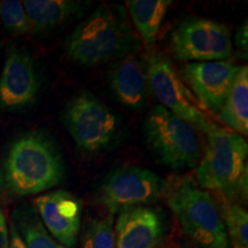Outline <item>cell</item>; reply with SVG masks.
Masks as SVG:
<instances>
[{
	"label": "cell",
	"mask_w": 248,
	"mask_h": 248,
	"mask_svg": "<svg viewBox=\"0 0 248 248\" xmlns=\"http://www.w3.org/2000/svg\"><path fill=\"white\" fill-rule=\"evenodd\" d=\"M12 222L27 248H67L48 233L32 206L23 203L14 209Z\"/></svg>",
	"instance_id": "18"
},
{
	"label": "cell",
	"mask_w": 248,
	"mask_h": 248,
	"mask_svg": "<svg viewBox=\"0 0 248 248\" xmlns=\"http://www.w3.org/2000/svg\"><path fill=\"white\" fill-rule=\"evenodd\" d=\"M156 248H162V247H160V246H157V247H156Z\"/></svg>",
	"instance_id": "26"
},
{
	"label": "cell",
	"mask_w": 248,
	"mask_h": 248,
	"mask_svg": "<svg viewBox=\"0 0 248 248\" xmlns=\"http://www.w3.org/2000/svg\"><path fill=\"white\" fill-rule=\"evenodd\" d=\"M144 60L148 89L161 106L204 133L212 120L183 82L172 61L159 52H151Z\"/></svg>",
	"instance_id": "7"
},
{
	"label": "cell",
	"mask_w": 248,
	"mask_h": 248,
	"mask_svg": "<svg viewBox=\"0 0 248 248\" xmlns=\"http://www.w3.org/2000/svg\"><path fill=\"white\" fill-rule=\"evenodd\" d=\"M33 208L48 233L67 248H75L80 230L82 200L66 190L51 191L33 201Z\"/></svg>",
	"instance_id": "12"
},
{
	"label": "cell",
	"mask_w": 248,
	"mask_h": 248,
	"mask_svg": "<svg viewBox=\"0 0 248 248\" xmlns=\"http://www.w3.org/2000/svg\"><path fill=\"white\" fill-rule=\"evenodd\" d=\"M144 133L148 147L163 166L181 170L199 164L203 150L198 130L161 105L148 111Z\"/></svg>",
	"instance_id": "6"
},
{
	"label": "cell",
	"mask_w": 248,
	"mask_h": 248,
	"mask_svg": "<svg viewBox=\"0 0 248 248\" xmlns=\"http://www.w3.org/2000/svg\"><path fill=\"white\" fill-rule=\"evenodd\" d=\"M248 26L247 21L241 23L238 29L235 30L234 33V44L237 48L243 53L245 59H247V51H248Z\"/></svg>",
	"instance_id": "22"
},
{
	"label": "cell",
	"mask_w": 248,
	"mask_h": 248,
	"mask_svg": "<svg viewBox=\"0 0 248 248\" xmlns=\"http://www.w3.org/2000/svg\"><path fill=\"white\" fill-rule=\"evenodd\" d=\"M221 198L218 204L228 237L230 235L232 245L248 248V215L246 209L238 201Z\"/></svg>",
	"instance_id": "19"
},
{
	"label": "cell",
	"mask_w": 248,
	"mask_h": 248,
	"mask_svg": "<svg viewBox=\"0 0 248 248\" xmlns=\"http://www.w3.org/2000/svg\"><path fill=\"white\" fill-rule=\"evenodd\" d=\"M62 123L78 151L98 154L109 151L121 141L124 135L123 121L113 108L85 91L68 102Z\"/></svg>",
	"instance_id": "5"
},
{
	"label": "cell",
	"mask_w": 248,
	"mask_h": 248,
	"mask_svg": "<svg viewBox=\"0 0 248 248\" xmlns=\"http://www.w3.org/2000/svg\"><path fill=\"white\" fill-rule=\"evenodd\" d=\"M171 5L169 0H128V9L142 42L152 47L156 42L157 32Z\"/></svg>",
	"instance_id": "17"
},
{
	"label": "cell",
	"mask_w": 248,
	"mask_h": 248,
	"mask_svg": "<svg viewBox=\"0 0 248 248\" xmlns=\"http://www.w3.org/2000/svg\"><path fill=\"white\" fill-rule=\"evenodd\" d=\"M167 182L156 172L137 166L111 171L99 186L97 200L115 215L124 209L156 202L164 195Z\"/></svg>",
	"instance_id": "9"
},
{
	"label": "cell",
	"mask_w": 248,
	"mask_h": 248,
	"mask_svg": "<svg viewBox=\"0 0 248 248\" xmlns=\"http://www.w3.org/2000/svg\"><path fill=\"white\" fill-rule=\"evenodd\" d=\"M8 233H9V240H8V247L7 248H27L24 245L22 238L18 234L16 230V226L14 225V223L11 221L8 228Z\"/></svg>",
	"instance_id": "23"
},
{
	"label": "cell",
	"mask_w": 248,
	"mask_h": 248,
	"mask_svg": "<svg viewBox=\"0 0 248 248\" xmlns=\"http://www.w3.org/2000/svg\"><path fill=\"white\" fill-rule=\"evenodd\" d=\"M91 1L80 0H26L23 1L31 32L43 33L70 24L89 9Z\"/></svg>",
	"instance_id": "15"
},
{
	"label": "cell",
	"mask_w": 248,
	"mask_h": 248,
	"mask_svg": "<svg viewBox=\"0 0 248 248\" xmlns=\"http://www.w3.org/2000/svg\"><path fill=\"white\" fill-rule=\"evenodd\" d=\"M115 230L116 248H156L164 233L161 214L148 206L119 213Z\"/></svg>",
	"instance_id": "13"
},
{
	"label": "cell",
	"mask_w": 248,
	"mask_h": 248,
	"mask_svg": "<svg viewBox=\"0 0 248 248\" xmlns=\"http://www.w3.org/2000/svg\"><path fill=\"white\" fill-rule=\"evenodd\" d=\"M40 79L26 48L11 45L0 75V111H18L36 104Z\"/></svg>",
	"instance_id": "10"
},
{
	"label": "cell",
	"mask_w": 248,
	"mask_h": 248,
	"mask_svg": "<svg viewBox=\"0 0 248 248\" xmlns=\"http://www.w3.org/2000/svg\"><path fill=\"white\" fill-rule=\"evenodd\" d=\"M207 146L195 170L200 186L218 197L247 198L248 145L243 136L215 122L204 131Z\"/></svg>",
	"instance_id": "3"
},
{
	"label": "cell",
	"mask_w": 248,
	"mask_h": 248,
	"mask_svg": "<svg viewBox=\"0 0 248 248\" xmlns=\"http://www.w3.org/2000/svg\"><path fill=\"white\" fill-rule=\"evenodd\" d=\"M240 66L230 61L188 62L181 69L183 82L204 109L218 113Z\"/></svg>",
	"instance_id": "11"
},
{
	"label": "cell",
	"mask_w": 248,
	"mask_h": 248,
	"mask_svg": "<svg viewBox=\"0 0 248 248\" xmlns=\"http://www.w3.org/2000/svg\"><path fill=\"white\" fill-rule=\"evenodd\" d=\"M226 128L240 136L248 133V67L240 66L232 83L230 92L218 113Z\"/></svg>",
	"instance_id": "16"
},
{
	"label": "cell",
	"mask_w": 248,
	"mask_h": 248,
	"mask_svg": "<svg viewBox=\"0 0 248 248\" xmlns=\"http://www.w3.org/2000/svg\"><path fill=\"white\" fill-rule=\"evenodd\" d=\"M108 84L122 106L132 110L144 108L150 90L144 59L129 54L114 62L108 74Z\"/></svg>",
	"instance_id": "14"
},
{
	"label": "cell",
	"mask_w": 248,
	"mask_h": 248,
	"mask_svg": "<svg viewBox=\"0 0 248 248\" xmlns=\"http://www.w3.org/2000/svg\"><path fill=\"white\" fill-rule=\"evenodd\" d=\"M8 240H9L8 225L7 223H6L4 213H2L1 208H0V248H7Z\"/></svg>",
	"instance_id": "24"
},
{
	"label": "cell",
	"mask_w": 248,
	"mask_h": 248,
	"mask_svg": "<svg viewBox=\"0 0 248 248\" xmlns=\"http://www.w3.org/2000/svg\"><path fill=\"white\" fill-rule=\"evenodd\" d=\"M0 20L5 29L12 35L21 36L31 32L23 1L21 0L0 1Z\"/></svg>",
	"instance_id": "21"
},
{
	"label": "cell",
	"mask_w": 248,
	"mask_h": 248,
	"mask_svg": "<svg viewBox=\"0 0 248 248\" xmlns=\"http://www.w3.org/2000/svg\"><path fill=\"white\" fill-rule=\"evenodd\" d=\"M170 46L179 61H224L233 53V39L226 24L202 17L186 18L171 31Z\"/></svg>",
	"instance_id": "8"
},
{
	"label": "cell",
	"mask_w": 248,
	"mask_h": 248,
	"mask_svg": "<svg viewBox=\"0 0 248 248\" xmlns=\"http://www.w3.org/2000/svg\"><path fill=\"white\" fill-rule=\"evenodd\" d=\"M139 42L124 6L100 4L67 37L64 52L75 63L98 66L135 54Z\"/></svg>",
	"instance_id": "2"
},
{
	"label": "cell",
	"mask_w": 248,
	"mask_h": 248,
	"mask_svg": "<svg viewBox=\"0 0 248 248\" xmlns=\"http://www.w3.org/2000/svg\"><path fill=\"white\" fill-rule=\"evenodd\" d=\"M114 216L108 214L102 218H91L85 222L80 248H116Z\"/></svg>",
	"instance_id": "20"
},
{
	"label": "cell",
	"mask_w": 248,
	"mask_h": 248,
	"mask_svg": "<svg viewBox=\"0 0 248 248\" xmlns=\"http://www.w3.org/2000/svg\"><path fill=\"white\" fill-rule=\"evenodd\" d=\"M66 176L63 157L54 139L44 131L23 133L8 148L0 169V190L26 197L58 186Z\"/></svg>",
	"instance_id": "1"
},
{
	"label": "cell",
	"mask_w": 248,
	"mask_h": 248,
	"mask_svg": "<svg viewBox=\"0 0 248 248\" xmlns=\"http://www.w3.org/2000/svg\"><path fill=\"white\" fill-rule=\"evenodd\" d=\"M163 197L194 243L202 248H229L221 210L209 191L191 177H179L167 183Z\"/></svg>",
	"instance_id": "4"
},
{
	"label": "cell",
	"mask_w": 248,
	"mask_h": 248,
	"mask_svg": "<svg viewBox=\"0 0 248 248\" xmlns=\"http://www.w3.org/2000/svg\"><path fill=\"white\" fill-rule=\"evenodd\" d=\"M233 248H243V247H237V246H233Z\"/></svg>",
	"instance_id": "25"
}]
</instances>
